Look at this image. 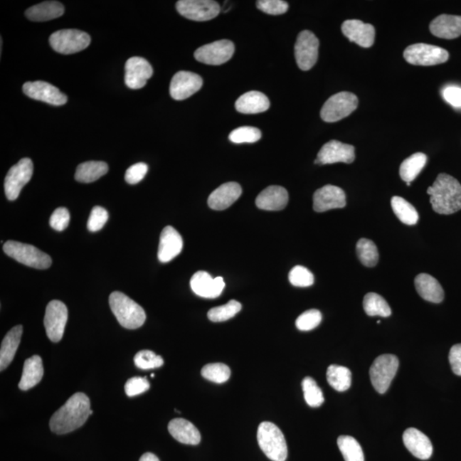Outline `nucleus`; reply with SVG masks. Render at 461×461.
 I'll use <instances>...</instances> for the list:
<instances>
[{"mask_svg":"<svg viewBox=\"0 0 461 461\" xmlns=\"http://www.w3.org/2000/svg\"><path fill=\"white\" fill-rule=\"evenodd\" d=\"M92 413L88 396L76 393L51 416L50 428L58 435L72 433L83 426Z\"/></svg>","mask_w":461,"mask_h":461,"instance_id":"obj_1","label":"nucleus"},{"mask_svg":"<svg viewBox=\"0 0 461 461\" xmlns=\"http://www.w3.org/2000/svg\"><path fill=\"white\" fill-rule=\"evenodd\" d=\"M433 211L440 215H451L461 209V185L447 174H440L428 188Z\"/></svg>","mask_w":461,"mask_h":461,"instance_id":"obj_2","label":"nucleus"},{"mask_svg":"<svg viewBox=\"0 0 461 461\" xmlns=\"http://www.w3.org/2000/svg\"><path fill=\"white\" fill-rule=\"evenodd\" d=\"M109 303L111 311L124 328L134 330L142 327L147 319L143 307L122 292L111 293Z\"/></svg>","mask_w":461,"mask_h":461,"instance_id":"obj_3","label":"nucleus"},{"mask_svg":"<svg viewBox=\"0 0 461 461\" xmlns=\"http://www.w3.org/2000/svg\"><path fill=\"white\" fill-rule=\"evenodd\" d=\"M258 441L260 450L269 460L285 461L287 459L288 448L285 435L273 423H260L258 430Z\"/></svg>","mask_w":461,"mask_h":461,"instance_id":"obj_4","label":"nucleus"},{"mask_svg":"<svg viewBox=\"0 0 461 461\" xmlns=\"http://www.w3.org/2000/svg\"><path fill=\"white\" fill-rule=\"evenodd\" d=\"M4 253L26 266L36 269H46L51 266V256L28 243L7 241L3 246Z\"/></svg>","mask_w":461,"mask_h":461,"instance_id":"obj_5","label":"nucleus"},{"mask_svg":"<svg viewBox=\"0 0 461 461\" xmlns=\"http://www.w3.org/2000/svg\"><path fill=\"white\" fill-rule=\"evenodd\" d=\"M398 367L399 360L394 354H382L373 361L370 369V378L379 394H384L390 388Z\"/></svg>","mask_w":461,"mask_h":461,"instance_id":"obj_6","label":"nucleus"},{"mask_svg":"<svg viewBox=\"0 0 461 461\" xmlns=\"http://www.w3.org/2000/svg\"><path fill=\"white\" fill-rule=\"evenodd\" d=\"M89 34L77 29H62L51 34L50 45L61 54H74L83 51L90 45Z\"/></svg>","mask_w":461,"mask_h":461,"instance_id":"obj_7","label":"nucleus"},{"mask_svg":"<svg viewBox=\"0 0 461 461\" xmlns=\"http://www.w3.org/2000/svg\"><path fill=\"white\" fill-rule=\"evenodd\" d=\"M358 106V97L349 92L332 96L322 107L320 117L327 122H336L349 117Z\"/></svg>","mask_w":461,"mask_h":461,"instance_id":"obj_8","label":"nucleus"},{"mask_svg":"<svg viewBox=\"0 0 461 461\" xmlns=\"http://www.w3.org/2000/svg\"><path fill=\"white\" fill-rule=\"evenodd\" d=\"M406 61L417 66H433L447 61L450 58L446 50L428 44H413L404 51Z\"/></svg>","mask_w":461,"mask_h":461,"instance_id":"obj_9","label":"nucleus"},{"mask_svg":"<svg viewBox=\"0 0 461 461\" xmlns=\"http://www.w3.org/2000/svg\"><path fill=\"white\" fill-rule=\"evenodd\" d=\"M33 164L29 158H23L9 170L4 179V191L8 200L18 198L21 189L33 176Z\"/></svg>","mask_w":461,"mask_h":461,"instance_id":"obj_10","label":"nucleus"},{"mask_svg":"<svg viewBox=\"0 0 461 461\" xmlns=\"http://www.w3.org/2000/svg\"><path fill=\"white\" fill-rule=\"evenodd\" d=\"M319 46L318 38L309 30H304L298 34L295 45V57L302 70H309L315 65L318 60Z\"/></svg>","mask_w":461,"mask_h":461,"instance_id":"obj_11","label":"nucleus"},{"mask_svg":"<svg viewBox=\"0 0 461 461\" xmlns=\"http://www.w3.org/2000/svg\"><path fill=\"white\" fill-rule=\"evenodd\" d=\"M68 320V309L61 301L53 300L46 307L44 324L47 337L53 343H58L63 337Z\"/></svg>","mask_w":461,"mask_h":461,"instance_id":"obj_12","label":"nucleus"},{"mask_svg":"<svg viewBox=\"0 0 461 461\" xmlns=\"http://www.w3.org/2000/svg\"><path fill=\"white\" fill-rule=\"evenodd\" d=\"M176 9L186 18L198 21L213 19L221 11L219 4L212 0H181Z\"/></svg>","mask_w":461,"mask_h":461,"instance_id":"obj_13","label":"nucleus"},{"mask_svg":"<svg viewBox=\"0 0 461 461\" xmlns=\"http://www.w3.org/2000/svg\"><path fill=\"white\" fill-rule=\"evenodd\" d=\"M234 51L232 41L221 40L199 47L194 57L198 62L208 65H221L232 58Z\"/></svg>","mask_w":461,"mask_h":461,"instance_id":"obj_14","label":"nucleus"},{"mask_svg":"<svg viewBox=\"0 0 461 461\" xmlns=\"http://www.w3.org/2000/svg\"><path fill=\"white\" fill-rule=\"evenodd\" d=\"M354 159H356V154L353 145L341 143L337 140H331L320 149L314 164L319 165L332 164L337 162L352 164Z\"/></svg>","mask_w":461,"mask_h":461,"instance_id":"obj_15","label":"nucleus"},{"mask_svg":"<svg viewBox=\"0 0 461 461\" xmlns=\"http://www.w3.org/2000/svg\"><path fill=\"white\" fill-rule=\"evenodd\" d=\"M203 83L202 77L195 73L179 71L171 80L170 95L175 100H185L198 92L203 87Z\"/></svg>","mask_w":461,"mask_h":461,"instance_id":"obj_16","label":"nucleus"},{"mask_svg":"<svg viewBox=\"0 0 461 461\" xmlns=\"http://www.w3.org/2000/svg\"><path fill=\"white\" fill-rule=\"evenodd\" d=\"M23 92L34 100L43 101L47 104L60 106L65 105L67 96L60 92V90L53 85L46 81H29L23 85Z\"/></svg>","mask_w":461,"mask_h":461,"instance_id":"obj_17","label":"nucleus"},{"mask_svg":"<svg viewBox=\"0 0 461 461\" xmlns=\"http://www.w3.org/2000/svg\"><path fill=\"white\" fill-rule=\"evenodd\" d=\"M125 83L131 89L144 87L153 75V68L143 58L132 57L127 60L125 65Z\"/></svg>","mask_w":461,"mask_h":461,"instance_id":"obj_18","label":"nucleus"},{"mask_svg":"<svg viewBox=\"0 0 461 461\" xmlns=\"http://www.w3.org/2000/svg\"><path fill=\"white\" fill-rule=\"evenodd\" d=\"M191 288L196 295L204 298L220 297L225 288L223 277H213L209 273L198 271L191 279Z\"/></svg>","mask_w":461,"mask_h":461,"instance_id":"obj_19","label":"nucleus"},{"mask_svg":"<svg viewBox=\"0 0 461 461\" xmlns=\"http://www.w3.org/2000/svg\"><path fill=\"white\" fill-rule=\"evenodd\" d=\"M313 199L314 209L319 213L346 206L345 192L335 186L327 185L319 188L314 192Z\"/></svg>","mask_w":461,"mask_h":461,"instance_id":"obj_20","label":"nucleus"},{"mask_svg":"<svg viewBox=\"0 0 461 461\" xmlns=\"http://www.w3.org/2000/svg\"><path fill=\"white\" fill-rule=\"evenodd\" d=\"M183 249L181 235L173 226H166L162 230L160 236L159 247H158V259L162 263L171 262L181 254Z\"/></svg>","mask_w":461,"mask_h":461,"instance_id":"obj_21","label":"nucleus"},{"mask_svg":"<svg viewBox=\"0 0 461 461\" xmlns=\"http://www.w3.org/2000/svg\"><path fill=\"white\" fill-rule=\"evenodd\" d=\"M341 32L351 42L369 48L375 41V28L373 25L360 20H347L341 25Z\"/></svg>","mask_w":461,"mask_h":461,"instance_id":"obj_22","label":"nucleus"},{"mask_svg":"<svg viewBox=\"0 0 461 461\" xmlns=\"http://www.w3.org/2000/svg\"><path fill=\"white\" fill-rule=\"evenodd\" d=\"M242 194V188L236 182L223 184L208 196V205L213 211H224L233 205Z\"/></svg>","mask_w":461,"mask_h":461,"instance_id":"obj_23","label":"nucleus"},{"mask_svg":"<svg viewBox=\"0 0 461 461\" xmlns=\"http://www.w3.org/2000/svg\"><path fill=\"white\" fill-rule=\"evenodd\" d=\"M403 439L405 447L416 458L425 460L433 455V444L428 437L420 430L408 428L404 431Z\"/></svg>","mask_w":461,"mask_h":461,"instance_id":"obj_24","label":"nucleus"},{"mask_svg":"<svg viewBox=\"0 0 461 461\" xmlns=\"http://www.w3.org/2000/svg\"><path fill=\"white\" fill-rule=\"evenodd\" d=\"M288 201V191L284 187L271 186L260 192L255 199V204L263 211H277L284 209Z\"/></svg>","mask_w":461,"mask_h":461,"instance_id":"obj_25","label":"nucleus"},{"mask_svg":"<svg viewBox=\"0 0 461 461\" xmlns=\"http://www.w3.org/2000/svg\"><path fill=\"white\" fill-rule=\"evenodd\" d=\"M430 30L433 36L452 40L461 36V16L441 15L431 21Z\"/></svg>","mask_w":461,"mask_h":461,"instance_id":"obj_26","label":"nucleus"},{"mask_svg":"<svg viewBox=\"0 0 461 461\" xmlns=\"http://www.w3.org/2000/svg\"><path fill=\"white\" fill-rule=\"evenodd\" d=\"M171 435L178 442L188 445H198L201 441V434L196 427L184 418H174L169 424Z\"/></svg>","mask_w":461,"mask_h":461,"instance_id":"obj_27","label":"nucleus"},{"mask_svg":"<svg viewBox=\"0 0 461 461\" xmlns=\"http://www.w3.org/2000/svg\"><path fill=\"white\" fill-rule=\"evenodd\" d=\"M270 107V101L263 92H248L235 102V108L243 114H258L267 111Z\"/></svg>","mask_w":461,"mask_h":461,"instance_id":"obj_28","label":"nucleus"},{"mask_svg":"<svg viewBox=\"0 0 461 461\" xmlns=\"http://www.w3.org/2000/svg\"><path fill=\"white\" fill-rule=\"evenodd\" d=\"M418 295L425 301L433 303L442 302L444 298L443 289L439 282L427 273H420L414 280Z\"/></svg>","mask_w":461,"mask_h":461,"instance_id":"obj_29","label":"nucleus"},{"mask_svg":"<svg viewBox=\"0 0 461 461\" xmlns=\"http://www.w3.org/2000/svg\"><path fill=\"white\" fill-rule=\"evenodd\" d=\"M23 328L19 324L13 327L4 337L0 348V370L4 371L11 364L19 347Z\"/></svg>","mask_w":461,"mask_h":461,"instance_id":"obj_30","label":"nucleus"},{"mask_svg":"<svg viewBox=\"0 0 461 461\" xmlns=\"http://www.w3.org/2000/svg\"><path fill=\"white\" fill-rule=\"evenodd\" d=\"M44 375V367L41 358L38 356H33L27 359L24 362L23 375L19 383V388L21 391H28L36 386L41 381Z\"/></svg>","mask_w":461,"mask_h":461,"instance_id":"obj_31","label":"nucleus"},{"mask_svg":"<svg viewBox=\"0 0 461 461\" xmlns=\"http://www.w3.org/2000/svg\"><path fill=\"white\" fill-rule=\"evenodd\" d=\"M64 7L58 1H46L28 9L26 16L33 21H46L58 18L63 15Z\"/></svg>","mask_w":461,"mask_h":461,"instance_id":"obj_32","label":"nucleus"},{"mask_svg":"<svg viewBox=\"0 0 461 461\" xmlns=\"http://www.w3.org/2000/svg\"><path fill=\"white\" fill-rule=\"evenodd\" d=\"M108 170L105 161H85L77 166L75 178L78 182L92 183L104 176Z\"/></svg>","mask_w":461,"mask_h":461,"instance_id":"obj_33","label":"nucleus"},{"mask_svg":"<svg viewBox=\"0 0 461 461\" xmlns=\"http://www.w3.org/2000/svg\"><path fill=\"white\" fill-rule=\"evenodd\" d=\"M327 378L329 384L337 391H348L351 386V371L343 366L331 365L329 366Z\"/></svg>","mask_w":461,"mask_h":461,"instance_id":"obj_34","label":"nucleus"},{"mask_svg":"<svg viewBox=\"0 0 461 461\" xmlns=\"http://www.w3.org/2000/svg\"><path fill=\"white\" fill-rule=\"evenodd\" d=\"M427 157L424 153H414L403 161L400 166V175L406 183L413 181L426 164Z\"/></svg>","mask_w":461,"mask_h":461,"instance_id":"obj_35","label":"nucleus"},{"mask_svg":"<svg viewBox=\"0 0 461 461\" xmlns=\"http://www.w3.org/2000/svg\"><path fill=\"white\" fill-rule=\"evenodd\" d=\"M391 207L395 215L406 225H415L418 221V213L416 208L401 196H393Z\"/></svg>","mask_w":461,"mask_h":461,"instance_id":"obj_36","label":"nucleus"},{"mask_svg":"<svg viewBox=\"0 0 461 461\" xmlns=\"http://www.w3.org/2000/svg\"><path fill=\"white\" fill-rule=\"evenodd\" d=\"M363 307L366 314L369 316H381L388 317L391 315V309L384 298L377 293L366 294L363 300Z\"/></svg>","mask_w":461,"mask_h":461,"instance_id":"obj_37","label":"nucleus"},{"mask_svg":"<svg viewBox=\"0 0 461 461\" xmlns=\"http://www.w3.org/2000/svg\"><path fill=\"white\" fill-rule=\"evenodd\" d=\"M337 446L345 461H365L360 443L350 435H340L337 438Z\"/></svg>","mask_w":461,"mask_h":461,"instance_id":"obj_38","label":"nucleus"},{"mask_svg":"<svg viewBox=\"0 0 461 461\" xmlns=\"http://www.w3.org/2000/svg\"><path fill=\"white\" fill-rule=\"evenodd\" d=\"M356 253L361 263L366 267H375L378 262V248L370 239L361 238L358 241Z\"/></svg>","mask_w":461,"mask_h":461,"instance_id":"obj_39","label":"nucleus"},{"mask_svg":"<svg viewBox=\"0 0 461 461\" xmlns=\"http://www.w3.org/2000/svg\"><path fill=\"white\" fill-rule=\"evenodd\" d=\"M241 309L240 302L231 300L225 305L213 307L208 311V317L213 322H223L233 318Z\"/></svg>","mask_w":461,"mask_h":461,"instance_id":"obj_40","label":"nucleus"},{"mask_svg":"<svg viewBox=\"0 0 461 461\" xmlns=\"http://www.w3.org/2000/svg\"><path fill=\"white\" fill-rule=\"evenodd\" d=\"M302 387L304 393V399L309 407L319 408L323 404L324 398L322 391L314 378L306 377L302 380Z\"/></svg>","mask_w":461,"mask_h":461,"instance_id":"obj_41","label":"nucleus"},{"mask_svg":"<svg viewBox=\"0 0 461 461\" xmlns=\"http://www.w3.org/2000/svg\"><path fill=\"white\" fill-rule=\"evenodd\" d=\"M201 374L209 381L222 383L228 381L231 376L229 367L223 363H211L203 367Z\"/></svg>","mask_w":461,"mask_h":461,"instance_id":"obj_42","label":"nucleus"},{"mask_svg":"<svg viewBox=\"0 0 461 461\" xmlns=\"http://www.w3.org/2000/svg\"><path fill=\"white\" fill-rule=\"evenodd\" d=\"M262 138V132L253 127H241L231 132L229 139L235 144L255 143Z\"/></svg>","mask_w":461,"mask_h":461,"instance_id":"obj_43","label":"nucleus"},{"mask_svg":"<svg viewBox=\"0 0 461 461\" xmlns=\"http://www.w3.org/2000/svg\"><path fill=\"white\" fill-rule=\"evenodd\" d=\"M134 361L135 366L143 370L157 369L164 365V359L151 350H141L136 354Z\"/></svg>","mask_w":461,"mask_h":461,"instance_id":"obj_44","label":"nucleus"},{"mask_svg":"<svg viewBox=\"0 0 461 461\" xmlns=\"http://www.w3.org/2000/svg\"><path fill=\"white\" fill-rule=\"evenodd\" d=\"M290 284L297 287H309L314 284V277L309 269L302 266L294 267L289 273Z\"/></svg>","mask_w":461,"mask_h":461,"instance_id":"obj_45","label":"nucleus"},{"mask_svg":"<svg viewBox=\"0 0 461 461\" xmlns=\"http://www.w3.org/2000/svg\"><path fill=\"white\" fill-rule=\"evenodd\" d=\"M322 313L317 309H310L302 313L296 320L298 330L307 332L313 330L322 322Z\"/></svg>","mask_w":461,"mask_h":461,"instance_id":"obj_46","label":"nucleus"},{"mask_svg":"<svg viewBox=\"0 0 461 461\" xmlns=\"http://www.w3.org/2000/svg\"><path fill=\"white\" fill-rule=\"evenodd\" d=\"M108 219L109 213L106 209L100 206H95L90 213L88 228L90 232H97L104 228Z\"/></svg>","mask_w":461,"mask_h":461,"instance_id":"obj_47","label":"nucleus"},{"mask_svg":"<svg viewBox=\"0 0 461 461\" xmlns=\"http://www.w3.org/2000/svg\"><path fill=\"white\" fill-rule=\"evenodd\" d=\"M259 10L269 15H281L288 11V4L282 0H259L256 2Z\"/></svg>","mask_w":461,"mask_h":461,"instance_id":"obj_48","label":"nucleus"},{"mask_svg":"<svg viewBox=\"0 0 461 461\" xmlns=\"http://www.w3.org/2000/svg\"><path fill=\"white\" fill-rule=\"evenodd\" d=\"M70 213L66 208H58L55 209L50 218V226L55 231L62 232L65 230L70 224Z\"/></svg>","mask_w":461,"mask_h":461,"instance_id":"obj_49","label":"nucleus"},{"mask_svg":"<svg viewBox=\"0 0 461 461\" xmlns=\"http://www.w3.org/2000/svg\"><path fill=\"white\" fill-rule=\"evenodd\" d=\"M149 388L147 378L134 377L128 379L125 384V392L129 397L143 394Z\"/></svg>","mask_w":461,"mask_h":461,"instance_id":"obj_50","label":"nucleus"},{"mask_svg":"<svg viewBox=\"0 0 461 461\" xmlns=\"http://www.w3.org/2000/svg\"><path fill=\"white\" fill-rule=\"evenodd\" d=\"M148 172V166L144 162H138L130 166L126 171L125 179L130 185L138 184L144 178Z\"/></svg>","mask_w":461,"mask_h":461,"instance_id":"obj_51","label":"nucleus"},{"mask_svg":"<svg viewBox=\"0 0 461 461\" xmlns=\"http://www.w3.org/2000/svg\"><path fill=\"white\" fill-rule=\"evenodd\" d=\"M443 96L455 108H461V88L447 87L443 90Z\"/></svg>","mask_w":461,"mask_h":461,"instance_id":"obj_52","label":"nucleus"},{"mask_svg":"<svg viewBox=\"0 0 461 461\" xmlns=\"http://www.w3.org/2000/svg\"><path fill=\"white\" fill-rule=\"evenodd\" d=\"M448 358L454 373L461 376V344L452 346Z\"/></svg>","mask_w":461,"mask_h":461,"instance_id":"obj_53","label":"nucleus"},{"mask_svg":"<svg viewBox=\"0 0 461 461\" xmlns=\"http://www.w3.org/2000/svg\"><path fill=\"white\" fill-rule=\"evenodd\" d=\"M139 461H160V460L159 459L157 458V456L152 454V452H147V454H144L142 456H141Z\"/></svg>","mask_w":461,"mask_h":461,"instance_id":"obj_54","label":"nucleus"},{"mask_svg":"<svg viewBox=\"0 0 461 461\" xmlns=\"http://www.w3.org/2000/svg\"><path fill=\"white\" fill-rule=\"evenodd\" d=\"M407 186H411V183L407 182Z\"/></svg>","mask_w":461,"mask_h":461,"instance_id":"obj_55","label":"nucleus"},{"mask_svg":"<svg viewBox=\"0 0 461 461\" xmlns=\"http://www.w3.org/2000/svg\"><path fill=\"white\" fill-rule=\"evenodd\" d=\"M155 377V374H152V378Z\"/></svg>","mask_w":461,"mask_h":461,"instance_id":"obj_56","label":"nucleus"}]
</instances>
